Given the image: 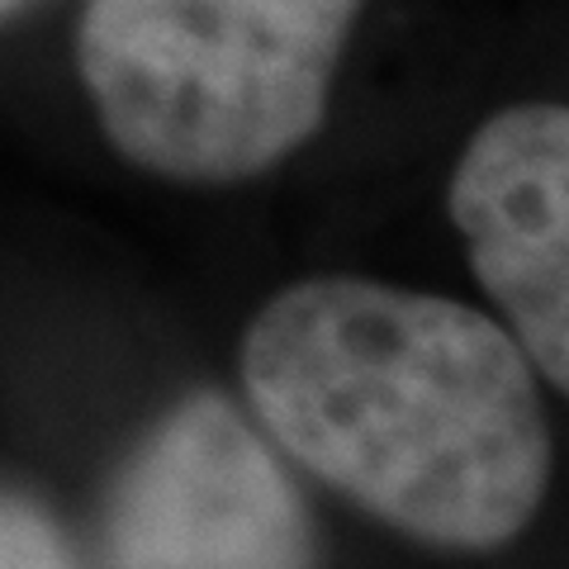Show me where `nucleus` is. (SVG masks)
<instances>
[{"label": "nucleus", "mask_w": 569, "mask_h": 569, "mask_svg": "<svg viewBox=\"0 0 569 569\" xmlns=\"http://www.w3.org/2000/svg\"><path fill=\"white\" fill-rule=\"evenodd\" d=\"M242 389L276 447L422 546H508L546 498L537 366L456 299L299 280L247 328Z\"/></svg>", "instance_id": "nucleus-1"}, {"label": "nucleus", "mask_w": 569, "mask_h": 569, "mask_svg": "<svg viewBox=\"0 0 569 569\" xmlns=\"http://www.w3.org/2000/svg\"><path fill=\"white\" fill-rule=\"evenodd\" d=\"M14 6H20V0H0V14H6V10H14Z\"/></svg>", "instance_id": "nucleus-6"}, {"label": "nucleus", "mask_w": 569, "mask_h": 569, "mask_svg": "<svg viewBox=\"0 0 569 569\" xmlns=\"http://www.w3.org/2000/svg\"><path fill=\"white\" fill-rule=\"evenodd\" d=\"M110 569H313V522L276 451L219 395H194L123 466Z\"/></svg>", "instance_id": "nucleus-3"}, {"label": "nucleus", "mask_w": 569, "mask_h": 569, "mask_svg": "<svg viewBox=\"0 0 569 569\" xmlns=\"http://www.w3.org/2000/svg\"><path fill=\"white\" fill-rule=\"evenodd\" d=\"M356 14L361 0H91L77 62L133 167L228 186L318 133Z\"/></svg>", "instance_id": "nucleus-2"}, {"label": "nucleus", "mask_w": 569, "mask_h": 569, "mask_svg": "<svg viewBox=\"0 0 569 569\" xmlns=\"http://www.w3.org/2000/svg\"><path fill=\"white\" fill-rule=\"evenodd\" d=\"M0 569H81L43 508L20 493H0Z\"/></svg>", "instance_id": "nucleus-5"}, {"label": "nucleus", "mask_w": 569, "mask_h": 569, "mask_svg": "<svg viewBox=\"0 0 569 569\" xmlns=\"http://www.w3.org/2000/svg\"><path fill=\"white\" fill-rule=\"evenodd\" d=\"M451 219L479 284L556 389H569V114L512 104L470 138Z\"/></svg>", "instance_id": "nucleus-4"}]
</instances>
